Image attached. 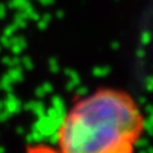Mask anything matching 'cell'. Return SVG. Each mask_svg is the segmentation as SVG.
Instances as JSON below:
<instances>
[{
    "label": "cell",
    "mask_w": 153,
    "mask_h": 153,
    "mask_svg": "<svg viewBox=\"0 0 153 153\" xmlns=\"http://www.w3.org/2000/svg\"><path fill=\"white\" fill-rule=\"evenodd\" d=\"M147 115L129 91L101 85L75 98L56 129L60 153H137Z\"/></svg>",
    "instance_id": "1"
},
{
    "label": "cell",
    "mask_w": 153,
    "mask_h": 153,
    "mask_svg": "<svg viewBox=\"0 0 153 153\" xmlns=\"http://www.w3.org/2000/svg\"><path fill=\"white\" fill-rule=\"evenodd\" d=\"M26 153H60V151L47 143H32L26 148Z\"/></svg>",
    "instance_id": "2"
}]
</instances>
